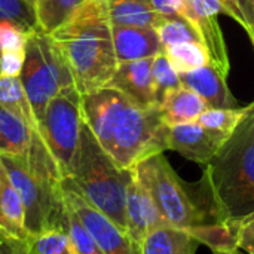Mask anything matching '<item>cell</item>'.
Returning a JSON list of instances; mask_svg holds the SVG:
<instances>
[{
  "mask_svg": "<svg viewBox=\"0 0 254 254\" xmlns=\"http://www.w3.org/2000/svg\"><path fill=\"white\" fill-rule=\"evenodd\" d=\"M82 113L100 146L121 168L131 170L168 150V127L159 107H143L112 86L83 94Z\"/></svg>",
  "mask_w": 254,
  "mask_h": 254,
  "instance_id": "obj_1",
  "label": "cell"
},
{
  "mask_svg": "<svg viewBox=\"0 0 254 254\" xmlns=\"http://www.w3.org/2000/svg\"><path fill=\"white\" fill-rule=\"evenodd\" d=\"M193 186L214 223H238L254 213V103Z\"/></svg>",
  "mask_w": 254,
  "mask_h": 254,
  "instance_id": "obj_2",
  "label": "cell"
},
{
  "mask_svg": "<svg viewBox=\"0 0 254 254\" xmlns=\"http://www.w3.org/2000/svg\"><path fill=\"white\" fill-rule=\"evenodd\" d=\"M51 36L67 60L82 95L109 85L118 58L106 0H88Z\"/></svg>",
  "mask_w": 254,
  "mask_h": 254,
  "instance_id": "obj_3",
  "label": "cell"
},
{
  "mask_svg": "<svg viewBox=\"0 0 254 254\" xmlns=\"http://www.w3.org/2000/svg\"><path fill=\"white\" fill-rule=\"evenodd\" d=\"M0 159L22 201L30 237L49 229H65L63 174L42 135L27 156L0 153Z\"/></svg>",
  "mask_w": 254,
  "mask_h": 254,
  "instance_id": "obj_4",
  "label": "cell"
},
{
  "mask_svg": "<svg viewBox=\"0 0 254 254\" xmlns=\"http://www.w3.org/2000/svg\"><path fill=\"white\" fill-rule=\"evenodd\" d=\"M132 171L121 168L100 146L83 121L70 173L63 179L92 207L127 232V190Z\"/></svg>",
  "mask_w": 254,
  "mask_h": 254,
  "instance_id": "obj_5",
  "label": "cell"
},
{
  "mask_svg": "<svg viewBox=\"0 0 254 254\" xmlns=\"http://www.w3.org/2000/svg\"><path fill=\"white\" fill-rule=\"evenodd\" d=\"M131 170L134 177L147 189L170 226L190 231L214 223L202 207L195 186L185 183L162 153L143 159Z\"/></svg>",
  "mask_w": 254,
  "mask_h": 254,
  "instance_id": "obj_6",
  "label": "cell"
},
{
  "mask_svg": "<svg viewBox=\"0 0 254 254\" xmlns=\"http://www.w3.org/2000/svg\"><path fill=\"white\" fill-rule=\"evenodd\" d=\"M19 77L34 112L37 127L43 119L48 103L63 89L76 86L70 65L58 45L51 34L42 30L27 36Z\"/></svg>",
  "mask_w": 254,
  "mask_h": 254,
  "instance_id": "obj_7",
  "label": "cell"
},
{
  "mask_svg": "<svg viewBox=\"0 0 254 254\" xmlns=\"http://www.w3.org/2000/svg\"><path fill=\"white\" fill-rule=\"evenodd\" d=\"M83 125L82 94L76 86L63 89L46 106L39 132L65 179L76 156Z\"/></svg>",
  "mask_w": 254,
  "mask_h": 254,
  "instance_id": "obj_8",
  "label": "cell"
},
{
  "mask_svg": "<svg viewBox=\"0 0 254 254\" xmlns=\"http://www.w3.org/2000/svg\"><path fill=\"white\" fill-rule=\"evenodd\" d=\"M65 207L79 219L104 254H141L140 246L63 180Z\"/></svg>",
  "mask_w": 254,
  "mask_h": 254,
  "instance_id": "obj_9",
  "label": "cell"
},
{
  "mask_svg": "<svg viewBox=\"0 0 254 254\" xmlns=\"http://www.w3.org/2000/svg\"><path fill=\"white\" fill-rule=\"evenodd\" d=\"M220 13H226V10L219 0H186L183 10V16L198 30L201 40L208 51L210 64L226 77L229 71V58L217 22V15Z\"/></svg>",
  "mask_w": 254,
  "mask_h": 254,
  "instance_id": "obj_10",
  "label": "cell"
},
{
  "mask_svg": "<svg viewBox=\"0 0 254 254\" xmlns=\"http://www.w3.org/2000/svg\"><path fill=\"white\" fill-rule=\"evenodd\" d=\"M229 134L205 128L198 122L168 127V150H174L189 161L205 167L229 140Z\"/></svg>",
  "mask_w": 254,
  "mask_h": 254,
  "instance_id": "obj_11",
  "label": "cell"
},
{
  "mask_svg": "<svg viewBox=\"0 0 254 254\" xmlns=\"http://www.w3.org/2000/svg\"><path fill=\"white\" fill-rule=\"evenodd\" d=\"M164 226H170V225L162 217L161 211L158 210L147 189L132 174V179L127 190V232L128 235L138 246H141L147 234Z\"/></svg>",
  "mask_w": 254,
  "mask_h": 254,
  "instance_id": "obj_12",
  "label": "cell"
},
{
  "mask_svg": "<svg viewBox=\"0 0 254 254\" xmlns=\"http://www.w3.org/2000/svg\"><path fill=\"white\" fill-rule=\"evenodd\" d=\"M153 58L118 63L107 86H112L143 107H158L152 73Z\"/></svg>",
  "mask_w": 254,
  "mask_h": 254,
  "instance_id": "obj_13",
  "label": "cell"
},
{
  "mask_svg": "<svg viewBox=\"0 0 254 254\" xmlns=\"http://www.w3.org/2000/svg\"><path fill=\"white\" fill-rule=\"evenodd\" d=\"M182 85L196 92L208 106V109H237L238 103L231 94L226 77L214 68L211 64H207L201 68L182 73Z\"/></svg>",
  "mask_w": 254,
  "mask_h": 254,
  "instance_id": "obj_14",
  "label": "cell"
},
{
  "mask_svg": "<svg viewBox=\"0 0 254 254\" xmlns=\"http://www.w3.org/2000/svg\"><path fill=\"white\" fill-rule=\"evenodd\" d=\"M112 36L118 63L153 58L164 51L156 28L112 25Z\"/></svg>",
  "mask_w": 254,
  "mask_h": 254,
  "instance_id": "obj_15",
  "label": "cell"
},
{
  "mask_svg": "<svg viewBox=\"0 0 254 254\" xmlns=\"http://www.w3.org/2000/svg\"><path fill=\"white\" fill-rule=\"evenodd\" d=\"M0 234L15 240H28L25 211L18 190L15 189L0 159Z\"/></svg>",
  "mask_w": 254,
  "mask_h": 254,
  "instance_id": "obj_16",
  "label": "cell"
},
{
  "mask_svg": "<svg viewBox=\"0 0 254 254\" xmlns=\"http://www.w3.org/2000/svg\"><path fill=\"white\" fill-rule=\"evenodd\" d=\"M40 132L0 104V153L27 156Z\"/></svg>",
  "mask_w": 254,
  "mask_h": 254,
  "instance_id": "obj_17",
  "label": "cell"
},
{
  "mask_svg": "<svg viewBox=\"0 0 254 254\" xmlns=\"http://www.w3.org/2000/svg\"><path fill=\"white\" fill-rule=\"evenodd\" d=\"M208 109L205 101L192 89L179 86L171 91L159 104V112L167 127L196 122V119Z\"/></svg>",
  "mask_w": 254,
  "mask_h": 254,
  "instance_id": "obj_18",
  "label": "cell"
},
{
  "mask_svg": "<svg viewBox=\"0 0 254 254\" xmlns=\"http://www.w3.org/2000/svg\"><path fill=\"white\" fill-rule=\"evenodd\" d=\"M106 4L112 25L158 28L165 19L149 0H106Z\"/></svg>",
  "mask_w": 254,
  "mask_h": 254,
  "instance_id": "obj_19",
  "label": "cell"
},
{
  "mask_svg": "<svg viewBox=\"0 0 254 254\" xmlns=\"http://www.w3.org/2000/svg\"><path fill=\"white\" fill-rule=\"evenodd\" d=\"M199 244L190 232L164 226L147 234L140 249L141 254H195Z\"/></svg>",
  "mask_w": 254,
  "mask_h": 254,
  "instance_id": "obj_20",
  "label": "cell"
},
{
  "mask_svg": "<svg viewBox=\"0 0 254 254\" xmlns=\"http://www.w3.org/2000/svg\"><path fill=\"white\" fill-rule=\"evenodd\" d=\"M88 0H36L34 12L40 30L52 34L67 24Z\"/></svg>",
  "mask_w": 254,
  "mask_h": 254,
  "instance_id": "obj_21",
  "label": "cell"
},
{
  "mask_svg": "<svg viewBox=\"0 0 254 254\" xmlns=\"http://www.w3.org/2000/svg\"><path fill=\"white\" fill-rule=\"evenodd\" d=\"M0 104L39 131L34 112L31 109L19 76L0 74Z\"/></svg>",
  "mask_w": 254,
  "mask_h": 254,
  "instance_id": "obj_22",
  "label": "cell"
},
{
  "mask_svg": "<svg viewBox=\"0 0 254 254\" xmlns=\"http://www.w3.org/2000/svg\"><path fill=\"white\" fill-rule=\"evenodd\" d=\"M179 74L210 64V55L202 42H185L170 45L162 51Z\"/></svg>",
  "mask_w": 254,
  "mask_h": 254,
  "instance_id": "obj_23",
  "label": "cell"
},
{
  "mask_svg": "<svg viewBox=\"0 0 254 254\" xmlns=\"http://www.w3.org/2000/svg\"><path fill=\"white\" fill-rule=\"evenodd\" d=\"M190 232L201 244L214 252H234L238 249V223H211Z\"/></svg>",
  "mask_w": 254,
  "mask_h": 254,
  "instance_id": "obj_24",
  "label": "cell"
},
{
  "mask_svg": "<svg viewBox=\"0 0 254 254\" xmlns=\"http://www.w3.org/2000/svg\"><path fill=\"white\" fill-rule=\"evenodd\" d=\"M250 107L252 104L247 107H237V109H207L196 119V122L205 128L222 131L232 135L234 131L238 128V125L250 112Z\"/></svg>",
  "mask_w": 254,
  "mask_h": 254,
  "instance_id": "obj_25",
  "label": "cell"
},
{
  "mask_svg": "<svg viewBox=\"0 0 254 254\" xmlns=\"http://www.w3.org/2000/svg\"><path fill=\"white\" fill-rule=\"evenodd\" d=\"M156 31L159 34L162 49L170 45L185 42H202L198 30L185 16H165Z\"/></svg>",
  "mask_w": 254,
  "mask_h": 254,
  "instance_id": "obj_26",
  "label": "cell"
},
{
  "mask_svg": "<svg viewBox=\"0 0 254 254\" xmlns=\"http://www.w3.org/2000/svg\"><path fill=\"white\" fill-rule=\"evenodd\" d=\"M152 73H153V82H155V95L158 107L162 103V100L174 89L182 86L180 74L176 71V68L171 65L170 60L164 52L153 57L152 64Z\"/></svg>",
  "mask_w": 254,
  "mask_h": 254,
  "instance_id": "obj_27",
  "label": "cell"
},
{
  "mask_svg": "<svg viewBox=\"0 0 254 254\" xmlns=\"http://www.w3.org/2000/svg\"><path fill=\"white\" fill-rule=\"evenodd\" d=\"M28 240L39 254H79L67 229H49Z\"/></svg>",
  "mask_w": 254,
  "mask_h": 254,
  "instance_id": "obj_28",
  "label": "cell"
},
{
  "mask_svg": "<svg viewBox=\"0 0 254 254\" xmlns=\"http://www.w3.org/2000/svg\"><path fill=\"white\" fill-rule=\"evenodd\" d=\"M0 21H12L27 33L40 30L34 9L25 0H0Z\"/></svg>",
  "mask_w": 254,
  "mask_h": 254,
  "instance_id": "obj_29",
  "label": "cell"
},
{
  "mask_svg": "<svg viewBox=\"0 0 254 254\" xmlns=\"http://www.w3.org/2000/svg\"><path fill=\"white\" fill-rule=\"evenodd\" d=\"M65 229L79 254H104L100 246L95 243V240L91 237V234L85 229V226L68 208H67Z\"/></svg>",
  "mask_w": 254,
  "mask_h": 254,
  "instance_id": "obj_30",
  "label": "cell"
},
{
  "mask_svg": "<svg viewBox=\"0 0 254 254\" xmlns=\"http://www.w3.org/2000/svg\"><path fill=\"white\" fill-rule=\"evenodd\" d=\"M226 15L237 19L249 33L254 45V6L252 0H219Z\"/></svg>",
  "mask_w": 254,
  "mask_h": 254,
  "instance_id": "obj_31",
  "label": "cell"
},
{
  "mask_svg": "<svg viewBox=\"0 0 254 254\" xmlns=\"http://www.w3.org/2000/svg\"><path fill=\"white\" fill-rule=\"evenodd\" d=\"M27 33L12 21H0V52L1 51H24Z\"/></svg>",
  "mask_w": 254,
  "mask_h": 254,
  "instance_id": "obj_32",
  "label": "cell"
},
{
  "mask_svg": "<svg viewBox=\"0 0 254 254\" xmlns=\"http://www.w3.org/2000/svg\"><path fill=\"white\" fill-rule=\"evenodd\" d=\"M24 51H1L0 52V74L19 76L22 70V64H24Z\"/></svg>",
  "mask_w": 254,
  "mask_h": 254,
  "instance_id": "obj_33",
  "label": "cell"
},
{
  "mask_svg": "<svg viewBox=\"0 0 254 254\" xmlns=\"http://www.w3.org/2000/svg\"><path fill=\"white\" fill-rule=\"evenodd\" d=\"M238 249L254 254V213L238 222Z\"/></svg>",
  "mask_w": 254,
  "mask_h": 254,
  "instance_id": "obj_34",
  "label": "cell"
},
{
  "mask_svg": "<svg viewBox=\"0 0 254 254\" xmlns=\"http://www.w3.org/2000/svg\"><path fill=\"white\" fill-rule=\"evenodd\" d=\"M0 254H39L30 240H15L0 234Z\"/></svg>",
  "mask_w": 254,
  "mask_h": 254,
  "instance_id": "obj_35",
  "label": "cell"
},
{
  "mask_svg": "<svg viewBox=\"0 0 254 254\" xmlns=\"http://www.w3.org/2000/svg\"><path fill=\"white\" fill-rule=\"evenodd\" d=\"M152 7L162 16H183L186 0H149Z\"/></svg>",
  "mask_w": 254,
  "mask_h": 254,
  "instance_id": "obj_36",
  "label": "cell"
},
{
  "mask_svg": "<svg viewBox=\"0 0 254 254\" xmlns=\"http://www.w3.org/2000/svg\"><path fill=\"white\" fill-rule=\"evenodd\" d=\"M213 254H247L246 252H243V250H240V249H237V250H234V252H214Z\"/></svg>",
  "mask_w": 254,
  "mask_h": 254,
  "instance_id": "obj_37",
  "label": "cell"
},
{
  "mask_svg": "<svg viewBox=\"0 0 254 254\" xmlns=\"http://www.w3.org/2000/svg\"><path fill=\"white\" fill-rule=\"evenodd\" d=\"M25 1H27V3H28V4H30V6H31L33 9H34V4H36V0H25Z\"/></svg>",
  "mask_w": 254,
  "mask_h": 254,
  "instance_id": "obj_38",
  "label": "cell"
},
{
  "mask_svg": "<svg viewBox=\"0 0 254 254\" xmlns=\"http://www.w3.org/2000/svg\"><path fill=\"white\" fill-rule=\"evenodd\" d=\"M252 3H253V6H254V0H252Z\"/></svg>",
  "mask_w": 254,
  "mask_h": 254,
  "instance_id": "obj_39",
  "label": "cell"
}]
</instances>
